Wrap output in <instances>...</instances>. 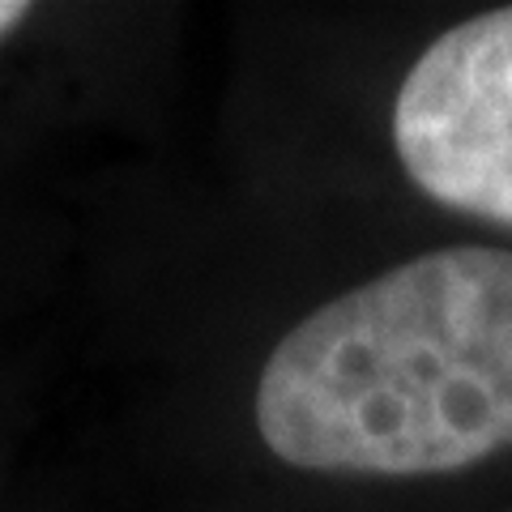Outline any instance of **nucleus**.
I'll list each match as a JSON object with an SVG mask.
<instances>
[{
    "label": "nucleus",
    "mask_w": 512,
    "mask_h": 512,
    "mask_svg": "<svg viewBox=\"0 0 512 512\" xmlns=\"http://www.w3.org/2000/svg\"><path fill=\"white\" fill-rule=\"evenodd\" d=\"M26 13H30V9H26V5H18V0H0V39H5L9 30L26 18Z\"/></svg>",
    "instance_id": "obj_3"
},
{
    "label": "nucleus",
    "mask_w": 512,
    "mask_h": 512,
    "mask_svg": "<svg viewBox=\"0 0 512 512\" xmlns=\"http://www.w3.org/2000/svg\"><path fill=\"white\" fill-rule=\"evenodd\" d=\"M256 427L320 474L419 478L512 448V252H423L303 316L265 359Z\"/></svg>",
    "instance_id": "obj_1"
},
{
    "label": "nucleus",
    "mask_w": 512,
    "mask_h": 512,
    "mask_svg": "<svg viewBox=\"0 0 512 512\" xmlns=\"http://www.w3.org/2000/svg\"><path fill=\"white\" fill-rule=\"evenodd\" d=\"M393 146L431 201L512 227V5L457 22L414 60Z\"/></svg>",
    "instance_id": "obj_2"
}]
</instances>
